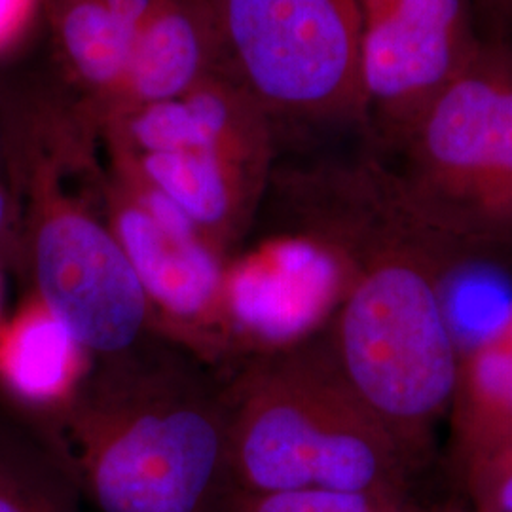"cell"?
<instances>
[{"label":"cell","instance_id":"cell-18","mask_svg":"<svg viewBox=\"0 0 512 512\" xmlns=\"http://www.w3.org/2000/svg\"><path fill=\"white\" fill-rule=\"evenodd\" d=\"M18 219V198L12 194L6 183L0 181V245L10 239L18 226Z\"/></svg>","mask_w":512,"mask_h":512},{"label":"cell","instance_id":"cell-5","mask_svg":"<svg viewBox=\"0 0 512 512\" xmlns=\"http://www.w3.org/2000/svg\"><path fill=\"white\" fill-rule=\"evenodd\" d=\"M44 133L12 162L27 200L23 260L35 296L92 359L128 353L152 332L147 298L107 217L67 184L82 143Z\"/></svg>","mask_w":512,"mask_h":512},{"label":"cell","instance_id":"cell-6","mask_svg":"<svg viewBox=\"0 0 512 512\" xmlns=\"http://www.w3.org/2000/svg\"><path fill=\"white\" fill-rule=\"evenodd\" d=\"M217 48L266 116L363 122L357 0H202Z\"/></svg>","mask_w":512,"mask_h":512},{"label":"cell","instance_id":"cell-10","mask_svg":"<svg viewBox=\"0 0 512 512\" xmlns=\"http://www.w3.org/2000/svg\"><path fill=\"white\" fill-rule=\"evenodd\" d=\"M217 38L202 0H162L137 31L124 86L110 116L162 103L209 80Z\"/></svg>","mask_w":512,"mask_h":512},{"label":"cell","instance_id":"cell-4","mask_svg":"<svg viewBox=\"0 0 512 512\" xmlns=\"http://www.w3.org/2000/svg\"><path fill=\"white\" fill-rule=\"evenodd\" d=\"M385 147L408 207L484 258L512 245V50L475 55Z\"/></svg>","mask_w":512,"mask_h":512},{"label":"cell","instance_id":"cell-3","mask_svg":"<svg viewBox=\"0 0 512 512\" xmlns=\"http://www.w3.org/2000/svg\"><path fill=\"white\" fill-rule=\"evenodd\" d=\"M224 401L236 494L336 492L408 503L421 467L351 387L325 334L249 361Z\"/></svg>","mask_w":512,"mask_h":512},{"label":"cell","instance_id":"cell-17","mask_svg":"<svg viewBox=\"0 0 512 512\" xmlns=\"http://www.w3.org/2000/svg\"><path fill=\"white\" fill-rule=\"evenodd\" d=\"M38 0H0V54L16 46L37 14Z\"/></svg>","mask_w":512,"mask_h":512},{"label":"cell","instance_id":"cell-14","mask_svg":"<svg viewBox=\"0 0 512 512\" xmlns=\"http://www.w3.org/2000/svg\"><path fill=\"white\" fill-rule=\"evenodd\" d=\"M80 499L46 437L0 423V512H80Z\"/></svg>","mask_w":512,"mask_h":512},{"label":"cell","instance_id":"cell-21","mask_svg":"<svg viewBox=\"0 0 512 512\" xmlns=\"http://www.w3.org/2000/svg\"><path fill=\"white\" fill-rule=\"evenodd\" d=\"M6 156H8V147H6V135H4V131H2V124H0V165H2L4 160H6Z\"/></svg>","mask_w":512,"mask_h":512},{"label":"cell","instance_id":"cell-19","mask_svg":"<svg viewBox=\"0 0 512 512\" xmlns=\"http://www.w3.org/2000/svg\"><path fill=\"white\" fill-rule=\"evenodd\" d=\"M494 18L512 19V0H476Z\"/></svg>","mask_w":512,"mask_h":512},{"label":"cell","instance_id":"cell-15","mask_svg":"<svg viewBox=\"0 0 512 512\" xmlns=\"http://www.w3.org/2000/svg\"><path fill=\"white\" fill-rule=\"evenodd\" d=\"M408 503L336 492L236 494L230 512H404Z\"/></svg>","mask_w":512,"mask_h":512},{"label":"cell","instance_id":"cell-8","mask_svg":"<svg viewBox=\"0 0 512 512\" xmlns=\"http://www.w3.org/2000/svg\"><path fill=\"white\" fill-rule=\"evenodd\" d=\"M475 0H357L363 122L387 143L482 44Z\"/></svg>","mask_w":512,"mask_h":512},{"label":"cell","instance_id":"cell-12","mask_svg":"<svg viewBox=\"0 0 512 512\" xmlns=\"http://www.w3.org/2000/svg\"><path fill=\"white\" fill-rule=\"evenodd\" d=\"M448 412L458 465L512 442V346L499 325L461 353Z\"/></svg>","mask_w":512,"mask_h":512},{"label":"cell","instance_id":"cell-7","mask_svg":"<svg viewBox=\"0 0 512 512\" xmlns=\"http://www.w3.org/2000/svg\"><path fill=\"white\" fill-rule=\"evenodd\" d=\"M101 198L147 298L152 332L202 363L224 361L228 256L164 198L118 171L101 183Z\"/></svg>","mask_w":512,"mask_h":512},{"label":"cell","instance_id":"cell-2","mask_svg":"<svg viewBox=\"0 0 512 512\" xmlns=\"http://www.w3.org/2000/svg\"><path fill=\"white\" fill-rule=\"evenodd\" d=\"M46 437L99 512H230L224 389L150 342L95 359Z\"/></svg>","mask_w":512,"mask_h":512},{"label":"cell","instance_id":"cell-13","mask_svg":"<svg viewBox=\"0 0 512 512\" xmlns=\"http://www.w3.org/2000/svg\"><path fill=\"white\" fill-rule=\"evenodd\" d=\"M55 31L73 74L86 88L116 103L128 74L137 29L105 0H59Z\"/></svg>","mask_w":512,"mask_h":512},{"label":"cell","instance_id":"cell-23","mask_svg":"<svg viewBox=\"0 0 512 512\" xmlns=\"http://www.w3.org/2000/svg\"><path fill=\"white\" fill-rule=\"evenodd\" d=\"M0 310H2V281H0ZM0 325H2V321H0Z\"/></svg>","mask_w":512,"mask_h":512},{"label":"cell","instance_id":"cell-22","mask_svg":"<svg viewBox=\"0 0 512 512\" xmlns=\"http://www.w3.org/2000/svg\"><path fill=\"white\" fill-rule=\"evenodd\" d=\"M404 512H478V511H475V509H471V507H469V509H454V511H450V509H446V511H414V509H412V507H408V509H406V511Z\"/></svg>","mask_w":512,"mask_h":512},{"label":"cell","instance_id":"cell-11","mask_svg":"<svg viewBox=\"0 0 512 512\" xmlns=\"http://www.w3.org/2000/svg\"><path fill=\"white\" fill-rule=\"evenodd\" d=\"M90 368L92 355L35 294L0 325V385L27 408L61 414Z\"/></svg>","mask_w":512,"mask_h":512},{"label":"cell","instance_id":"cell-16","mask_svg":"<svg viewBox=\"0 0 512 512\" xmlns=\"http://www.w3.org/2000/svg\"><path fill=\"white\" fill-rule=\"evenodd\" d=\"M463 490L478 512H512V442L459 463Z\"/></svg>","mask_w":512,"mask_h":512},{"label":"cell","instance_id":"cell-9","mask_svg":"<svg viewBox=\"0 0 512 512\" xmlns=\"http://www.w3.org/2000/svg\"><path fill=\"white\" fill-rule=\"evenodd\" d=\"M346 279L342 258L304 230L228 260L226 359L249 363L315 338L338 310Z\"/></svg>","mask_w":512,"mask_h":512},{"label":"cell","instance_id":"cell-20","mask_svg":"<svg viewBox=\"0 0 512 512\" xmlns=\"http://www.w3.org/2000/svg\"><path fill=\"white\" fill-rule=\"evenodd\" d=\"M499 329L503 330V334L507 336V340L512 346V306L511 310L507 311V315L499 321Z\"/></svg>","mask_w":512,"mask_h":512},{"label":"cell","instance_id":"cell-1","mask_svg":"<svg viewBox=\"0 0 512 512\" xmlns=\"http://www.w3.org/2000/svg\"><path fill=\"white\" fill-rule=\"evenodd\" d=\"M294 196L302 230L346 266V291L325 334L330 351L421 467L433 427L450 408L461 359L444 275L480 258L421 220L376 158L294 179Z\"/></svg>","mask_w":512,"mask_h":512}]
</instances>
